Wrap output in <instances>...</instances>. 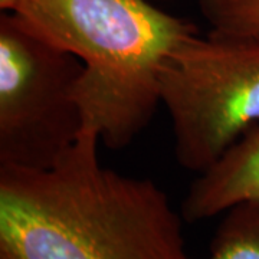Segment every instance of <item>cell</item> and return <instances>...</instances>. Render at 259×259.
<instances>
[{"instance_id":"6da1fadb","label":"cell","mask_w":259,"mask_h":259,"mask_svg":"<svg viewBox=\"0 0 259 259\" xmlns=\"http://www.w3.org/2000/svg\"><path fill=\"white\" fill-rule=\"evenodd\" d=\"M101 143L83 127L52 167L0 164V259H193L166 192L102 166Z\"/></svg>"},{"instance_id":"7a4b0ae2","label":"cell","mask_w":259,"mask_h":259,"mask_svg":"<svg viewBox=\"0 0 259 259\" xmlns=\"http://www.w3.org/2000/svg\"><path fill=\"white\" fill-rule=\"evenodd\" d=\"M12 13L82 62L76 98L85 127L112 150L130 146L147 127L161 105L164 62L199 33L150 0H16Z\"/></svg>"},{"instance_id":"3957f363","label":"cell","mask_w":259,"mask_h":259,"mask_svg":"<svg viewBox=\"0 0 259 259\" xmlns=\"http://www.w3.org/2000/svg\"><path fill=\"white\" fill-rule=\"evenodd\" d=\"M160 101L179 166L207 170L259 124V39L187 37L164 62Z\"/></svg>"},{"instance_id":"277c9868","label":"cell","mask_w":259,"mask_h":259,"mask_svg":"<svg viewBox=\"0 0 259 259\" xmlns=\"http://www.w3.org/2000/svg\"><path fill=\"white\" fill-rule=\"evenodd\" d=\"M83 64L29 29L0 16V164L48 168L85 127L76 98Z\"/></svg>"},{"instance_id":"5b68a950","label":"cell","mask_w":259,"mask_h":259,"mask_svg":"<svg viewBox=\"0 0 259 259\" xmlns=\"http://www.w3.org/2000/svg\"><path fill=\"white\" fill-rule=\"evenodd\" d=\"M242 202H259V124L212 167L199 173L182 203L189 223L210 219Z\"/></svg>"},{"instance_id":"8992f818","label":"cell","mask_w":259,"mask_h":259,"mask_svg":"<svg viewBox=\"0 0 259 259\" xmlns=\"http://www.w3.org/2000/svg\"><path fill=\"white\" fill-rule=\"evenodd\" d=\"M207 259H259V202H242L225 212Z\"/></svg>"},{"instance_id":"52a82bcc","label":"cell","mask_w":259,"mask_h":259,"mask_svg":"<svg viewBox=\"0 0 259 259\" xmlns=\"http://www.w3.org/2000/svg\"><path fill=\"white\" fill-rule=\"evenodd\" d=\"M210 33L259 39V0H197Z\"/></svg>"},{"instance_id":"ba28073f","label":"cell","mask_w":259,"mask_h":259,"mask_svg":"<svg viewBox=\"0 0 259 259\" xmlns=\"http://www.w3.org/2000/svg\"><path fill=\"white\" fill-rule=\"evenodd\" d=\"M16 0H0V9L2 12H12Z\"/></svg>"}]
</instances>
